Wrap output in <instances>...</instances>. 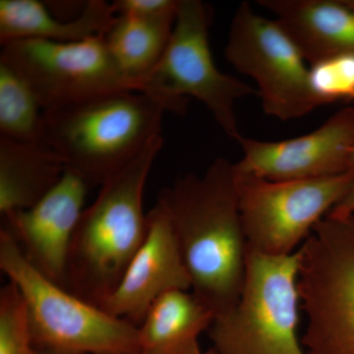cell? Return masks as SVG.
Listing matches in <instances>:
<instances>
[{
	"label": "cell",
	"instance_id": "1",
	"mask_svg": "<svg viewBox=\"0 0 354 354\" xmlns=\"http://www.w3.org/2000/svg\"><path fill=\"white\" fill-rule=\"evenodd\" d=\"M157 202L171 218L193 295L215 318L227 313L243 290L248 253L234 164L218 158L203 176H177Z\"/></svg>",
	"mask_w": 354,
	"mask_h": 354
},
{
	"label": "cell",
	"instance_id": "2",
	"mask_svg": "<svg viewBox=\"0 0 354 354\" xmlns=\"http://www.w3.org/2000/svg\"><path fill=\"white\" fill-rule=\"evenodd\" d=\"M162 146V136L153 139L84 209L70 246L65 288L88 304L100 307L113 292L145 239L144 191Z\"/></svg>",
	"mask_w": 354,
	"mask_h": 354
},
{
	"label": "cell",
	"instance_id": "3",
	"mask_svg": "<svg viewBox=\"0 0 354 354\" xmlns=\"http://www.w3.org/2000/svg\"><path fill=\"white\" fill-rule=\"evenodd\" d=\"M165 109L133 91L44 111V141L88 187L101 186L162 136Z\"/></svg>",
	"mask_w": 354,
	"mask_h": 354
},
{
	"label": "cell",
	"instance_id": "4",
	"mask_svg": "<svg viewBox=\"0 0 354 354\" xmlns=\"http://www.w3.org/2000/svg\"><path fill=\"white\" fill-rule=\"evenodd\" d=\"M0 268L24 300L36 348L139 354L138 327L88 304L32 267L12 236L0 232Z\"/></svg>",
	"mask_w": 354,
	"mask_h": 354
},
{
	"label": "cell",
	"instance_id": "5",
	"mask_svg": "<svg viewBox=\"0 0 354 354\" xmlns=\"http://www.w3.org/2000/svg\"><path fill=\"white\" fill-rule=\"evenodd\" d=\"M212 11L200 0H179L176 24L162 59L139 83L143 93L165 111L184 115L188 97L203 102L230 138L239 143L242 135L235 104L258 95L257 90L239 79L223 73L214 62L209 48Z\"/></svg>",
	"mask_w": 354,
	"mask_h": 354
},
{
	"label": "cell",
	"instance_id": "6",
	"mask_svg": "<svg viewBox=\"0 0 354 354\" xmlns=\"http://www.w3.org/2000/svg\"><path fill=\"white\" fill-rule=\"evenodd\" d=\"M300 254L266 255L248 248L239 301L209 328L218 354H307L298 339Z\"/></svg>",
	"mask_w": 354,
	"mask_h": 354
},
{
	"label": "cell",
	"instance_id": "7",
	"mask_svg": "<svg viewBox=\"0 0 354 354\" xmlns=\"http://www.w3.org/2000/svg\"><path fill=\"white\" fill-rule=\"evenodd\" d=\"M307 354H354V215H328L299 249Z\"/></svg>",
	"mask_w": 354,
	"mask_h": 354
},
{
	"label": "cell",
	"instance_id": "8",
	"mask_svg": "<svg viewBox=\"0 0 354 354\" xmlns=\"http://www.w3.org/2000/svg\"><path fill=\"white\" fill-rule=\"evenodd\" d=\"M239 211L248 248L283 256L308 239L317 223L354 185L348 174L304 180L272 181L234 164Z\"/></svg>",
	"mask_w": 354,
	"mask_h": 354
},
{
	"label": "cell",
	"instance_id": "9",
	"mask_svg": "<svg viewBox=\"0 0 354 354\" xmlns=\"http://www.w3.org/2000/svg\"><path fill=\"white\" fill-rule=\"evenodd\" d=\"M0 62L24 79L44 111L113 93L136 92L104 37L76 43L20 39L2 46Z\"/></svg>",
	"mask_w": 354,
	"mask_h": 354
},
{
	"label": "cell",
	"instance_id": "10",
	"mask_svg": "<svg viewBox=\"0 0 354 354\" xmlns=\"http://www.w3.org/2000/svg\"><path fill=\"white\" fill-rule=\"evenodd\" d=\"M225 57L258 86L263 109L281 120L302 118L323 106L297 46L276 20L262 17L241 2L232 18Z\"/></svg>",
	"mask_w": 354,
	"mask_h": 354
},
{
	"label": "cell",
	"instance_id": "11",
	"mask_svg": "<svg viewBox=\"0 0 354 354\" xmlns=\"http://www.w3.org/2000/svg\"><path fill=\"white\" fill-rule=\"evenodd\" d=\"M244 171L272 181L304 180L346 174L354 149V109L335 113L313 132L279 142L242 136Z\"/></svg>",
	"mask_w": 354,
	"mask_h": 354
},
{
	"label": "cell",
	"instance_id": "12",
	"mask_svg": "<svg viewBox=\"0 0 354 354\" xmlns=\"http://www.w3.org/2000/svg\"><path fill=\"white\" fill-rule=\"evenodd\" d=\"M148 230L122 279L100 308L139 327L151 306L165 293L191 288L189 274L171 218L157 202Z\"/></svg>",
	"mask_w": 354,
	"mask_h": 354
},
{
	"label": "cell",
	"instance_id": "13",
	"mask_svg": "<svg viewBox=\"0 0 354 354\" xmlns=\"http://www.w3.org/2000/svg\"><path fill=\"white\" fill-rule=\"evenodd\" d=\"M88 188L82 178L66 171L59 183L32 208L2 216V228L13 237L26 259L64 288L70 246Z\"/></svg>",
	"mask_w": 354,
	"mask_h": 354
},
{
	"label": "cell",
	"instance_id": "14",
	"mask_svg": "<svg viewBox=\"0 0 354 354\" xmlns=\"http://www.w3.org/2000/svg\"><path fill=\"white\" fill-rule=\"evenodd\" d=\"M310 64L354 55V1L259 0Z\"/></svg>",
	"mask_w": 354,
	"mask_h": 354
},
{
	"label": "cell",
	"instance_id": "15",
	"mask_svg": "<svg viewBox=\"0 0 354 354\" xmlns=\"http://www.w3.org/2000/svg\"><path fill=\"white\" fill-rule=\"evenodd\" d=\"M116 15L113 3L104 0L86 2L73 20L58 19L38 0H0V43L4 46L20 39L76 43L104 37Z\"/></svg>",
	"mask_w": 354,
	"mask_h": 354
},
{
	"label": "cell",
	"instance_id": "16",
	"mask_svg": "<svg viewBox=\"0 0 354 354\" xmlns=\"http://www.w3.org/2000/svg\"><path fill=\"white\" fill-rule=\"evenodd\" d=\"M66 167L44 141L0 138V214L32 208L62 178Z\"/></svg>",
	"mask_w": 354,
	"mask_h": 354
},
{
	"label": "cell",
	"instance_id": "17",
	"mask_svg": "<svg viewBox=\"0 0 354 354\" xmlns=\"http://www.w3.org/2000/svg\"><path fill=\"white\" fill-rule=\"evenodd\" d=\"M214 320L213 312L193 293H165L140 324L139 354H202L200 335Z\"/></svg>",
	"mask_w": 354,
	"mask_h": 354
},
{
	"label": "cell",
	"instance_id": "18",
	"mask_svg": "<svg viewBox=\"0 0 354 354\" xmlns=\"http://www.w3.org/2000/svg\"><path fill=\"white\" fill-rule=\"evenodd\" d=\"M176 14L177 9L153 17L116 15L104 35L109 50L135 84L136 92L139 83L162 59L171 41Z\"/></svg>",
	"mask_w": 354,
	"mask_h": 354
},
{
	"label": "cell",
	"instance_id": "19",
	"mask_svg": "<svg viewBox=\"0 0 354 354\" xmlns=\"http://www.w3.org/2000/svg\"><path fill=\"white\" fill-rule=\"evenodd\" d=\"M44 111L30 86L9 65L0 62V138L44 141Z\"/></svg>",
	"mask_w": 354,
	"mask_h": 354
},
{
	"label": "cell",
	"instance_id": "20",
	"mask_svg": "<svg viewBox=\"0 0 354 354\" xmlns=\"http://www.w3.org/2000/svg\"><path fill=\"white\" fill-rule=\"evenodd\" d=\"M0 354H35L24 300L11 281L0 290Z\"/></svg>",
	"mask_w": 354,
	"mask_h": 354
},
{
	"label": "cell",
	"instance_id": "21",
	"mask_svg": "<svg viewBox=\"0 0 354 354\" xmlns=\"http://www.w3.org/2000/svg\"><path fill=\"white\" fill-rule=\"evenodd\" d=\"M309 72L311 87L321 104L354 100V55L317 62Z\"/></svg>",
	"mask_w": 354,
	"mask_h": 354
},
{
	"label": "cell",
	"instance_id": "22",
	"mask_svg": "<svg viewBox=\"0 0 354 354\" xmlns=\"http://www.w3.org/2000/svg\"><path fill=\"white\" fill-rule=\"evenodd\" d=\"M179 0H116L113 2L118 15L153 17L176 11Z\"/></svg>",
	"mask_w": 354,
	"mask_h": 354
},
{
	"label": "cell",
	"instance_id": "23",
	"mask_svg": "<svg viewBox=\"0 0 354 354\" xmlns=\"http://www.w3.org/2000/svg\"><path fill=\"white\" fill-rule=\"evenodd\" d=\"M329 215L335 216L354 215V185L346 197L339 204L335 205Z\"/></svg>",
	"mask_w": 354,
	"mask_h": 354
},
{
	"label": "cell",
	"instance_id": "24",
	"mask_svg": "<svg viewBox=\"0 0 354 354\" xmlns=\"http://www.w3.org/2000/svg\"><path fill=\"white\" fill-rule=\"evenodd\" d=\"M35 354H92V353H66V351H53V349L35 348Z\"/></svg>",
	"mask_w": 354,
	"mask_h": 354
},
{
	"label": "cell",
	"instance_id": "25",
	"mask_svg": "<svg viewBox=\"0 0 354 354\" xmlns=\"http://www.w3.org/2000/svg\"><path fill=\"white\" fill-rule=\"evenodd\" d=\"M346 174H348L349 176H353L354 178V149L353 155H351V162H349L348 172H346Z\"/></svg>",
	"mask_w": 354,
	"mask_h": 354
},
{
	"label": "cell",
	"instance_id": "26",
	"mask_svg": "<svg viewBox=\"0 0 354 354\" xmlns=\"http://www.w3.org/2000/svg\"><path fill=\"white\" fill-rule=\"evenodd\" d=\"M202 354H218V353H216V351H215V349L212 348L211 349H209V351H206V353H202Z\"/></svg>",
	"mask_w": 354,
	"mask_h": 354
}]
</instances>
